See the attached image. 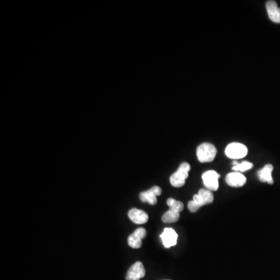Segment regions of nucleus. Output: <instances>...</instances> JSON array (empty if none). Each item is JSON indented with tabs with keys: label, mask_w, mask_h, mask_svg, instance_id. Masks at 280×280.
<instances>
[{
	"label": "nucleus",
	"mask_w": 280,
	"mask_h": 280,
	"mask_svg": "<svg viewBox=\"0 0 280 280\" xmlns=\"http://www.w3.org/2000/svg\"><path fill=\"white\" fill-rule=\"evenodd\" d=\"M213 195L208 189H200L198 194L193 196L192 201L188 203V209L192 212H197L202 207L208 205L213 202Z\"/></svg>",
	"instance_id": "f257e3e1"
},
{
	"label": "nucleus",
	"mask_w": 280,
	"mask_h": 280,
	"mask_svg": "<svg viewBox=\"0 0 280 280\" xmlns=\"http://www.w3.org/2000/svg\"><path fill=\"white\" fill-rule=\"evenodd\" d=\"M217 153V149L212 144L204 142L198 146L196 154L198 159L201 163L212 162Z\"/></svg>",
	"instance_id": "f03ea898"
},
{
	"label": "nucleus",
	"mask_w": 280,
	"mask_h": 280,
	"mask_svg": "<svg viewBox=\"0 0 280 280\" xmlns=\"http://www.w3.org/2000/svg\"><path fill=\"white\" fill-rule=\"evenodd\" d=\"M191 170V166L189 163L184 162L179 168L177 170L176 172L171 175L170 178V182L172 186L175 188H181L185 184V181L189 177V172Z\"/></svg>",
	"instance_id": "7ed1b4c3"
},
{
	"label": "nucleus",
	"mask_w": 280,
	"mask_h": 280,
	"mask_svg": "<svg viewBox=\"0 0 280 280\" xmlns=\"http://www.w3.org/2000/svg\"><path fill=\"white\" fill-rule=\"evenodd\" d=\"M248 149L246 145L240 142H232L226 146L225 153L229 158L237 160L244 158L248 155Z\"/></svg>",
	"instance_id": "20e7f679"
},
{
	"label": "nucleus",
	"mask_w": 280,
	"mask_h": 280,
	"mask_svg": "<svg viewBox=\"0 0 280 280\" xmlns=\"http://www.w3.org/2000/svg\"><path fill=\"white\" fill-rule=\"evenodd\" d=\"M203 183L210 191H217L219 189V178L220 175L215 171H208L203 174Z\"/></svg>",
	"instance_id": "39448f33"
},
{
	"label": "nucleus",
	"mask_w": 280,
	"mask_h": 280,
	"mask_svg": "<svg viewBox=\"0 0 280 280\" xmlns=\"http://www.w3.org/2000/svg\"><path fill=\"white\" fill-rule=\"evenodd\" d=\"M162 193V189L159 186H154L151 188L149 190L141 192L140 195V199L143 203H148L149 205L154 206L156 204V196H160Z\"/></svg>",
	"instance_id": "423d86ee"
},
{
	"label": "nucleus",
	"mask_w": 280,
	"mask_h": 280,
	"mask_svg": "<svg viewBox=\"0 0 280 280\" xmlns=\"http://www.w3.org/2000/svg\"><path fill=\"white\" fill-rule=\"evenodd\" d=\"M178 237V234L175 230H173L172 228H169V227L164 229L163 233L160 234V238H161L163 246L167 248L176 245Z\"/></svg>",
	"instance_id": "0eeeda50"
},
{
	"label": "nucleus",
	"mask_w": 280,
	"mask_h": 280,
	"mask_svg": "<svg viewBox=\"0 0 280 280\" xmlns=\"http://www.w3.org/2000/svg\"><path fill=\"white\" fill-rule=\"evenodd\" d=\"M145 270L141 262H136L126 274V280H140L145 277Z\"/></svg>",
	"instance_id": "6e6552de"
},
{
	"label": "nucleus",
	"mask_w": 280,
	"mask_h": 280,
	"mask_svg": "<svg viewBox=\"0 0 280 280\" xmlns=\"http://www.w3.org/2000/svg\"><path fill=\"white\" fill-rule=\"evenodd\" d=\"M145 235H146V230L140 227L129 237L128 244L132 248L138 249L142 246V240L145 237Z\"/></svg>",
	"instance_id": "1a4fd4ad"
},
{
	"label": "nucleus",
	"mask_w": 280,
	"mask_h": 280,
	"mask_svg": "<svg viewBox=\"0 0 280 280\" xmlns=\"http://www.w3.org/2000/svg\"><path fill=\"white\" fill-rule=\"evenodd\" d=\"M247 178L244 174L240 172H231L226 177V182L227 185L233 188H240L244 186L246 183Z\"/></svg>",
	"instance_id": "9d476101"
},
{
	"label": "nucleus",
	"mask_w": 280,
	"mask_h": 280,
	"mask_svg": "<svg viewBox=\"0 0 280 280\" xmlns=\"http://www.w3.org/2000/svg\"><path fill=\"white\" fill-rule=\"evenodd\" d=\"M129 217L133 221V223L137 224H144L149 219V215L143 210L138 209H132L129 212Z\"/></svg>",
	"instance_id": "9b49d317"
},
{
	"label": "nucleus",
	"mask_w": 280,
	"mask_h": 280,
	"mask_svg": "<svg viewBox=\"0 0 280 280\" xmlns=\"http://www.w3.org/2000/svg\"><path fill=\"white\" fill-rule=\"evenodd\" d=\"M266 9L268 15L272 21L276 23H280V8L276 1H268L266 2Z\"/></svg>",
	"instance_id": "f8f14e48"
},
{
	"label": "nucleus",
	"mask_w": 280,
	"mask_h": 280,
	"mask_svg": "<svg viewBox=\"0 0 280 280\" xmlns=\"http://www.w3.org/2000/svg\"><path fill=\"white\" fill-rule=\"evenodd\" d=\"M273 171V166L272 164H266L260 171H258V177L262 182H267L270 185H273V178L272 172Z\"/></svg>",
	"instance_id": "ddd939ff"
},
{
	"label": "nucleus",
	"mask_w": 280,
	"mask_h": 280,
	"mask_svg": "<svg viewBox=\"0 0 280 280\" xmlns=\"http://www.w3.org/2000/svg\"><path fill=\"white\" fill-rule=\"evenodd\" d=\"M180 219V212L175 210L170 209L168 211L163 214L162 216V221L163 223H175Z\"/></svg>",
	"instance_id": "4468645a"
},
{
	"label": "nucleus",
	"mask_w": 280,
	"mask_h": 280,
	"mask_svg": "<svg viewBox=\"0 0 280 280\" xmlns=\"http://www.w3.org/2000/svg\"><path fill=\"white\" fill-rule=\"evenodd\" d=\"M233 167L232 170L235 172H244V171H248L250 169L253 167V163L248 161H243L242 163H239L237 161L233 162Z\"/></svg>",
	"instance_id": "2eb2a0df"
},
{
	"label": "nucleus",
	"mask_w": 280,
	"mask_h": 280,
	"mask_svg": "<svg viewBox=\"0 0 280 280\" xmlns=\"http://www.w3.org/2000/svg\"><path fill=\"white\" fill-rule=\"evenodd\" d=\"M170 209L175 210L177 212H181L184 210L183 203L180 201L174 202V204L170 207Z\"/></svg>",
	"instance_id": "dca6fc26"
}]
</instances>
